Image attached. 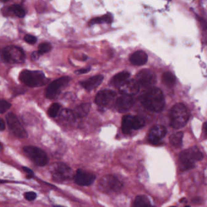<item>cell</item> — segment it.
<instances>
[{
    "mask_svg": "<svg viewBox=\"0 0 207 207\" xmlns=\"http://www.w3.org/2000/svg\"><path fill=\"white\" fill-rule=\"evenodd\" d=\"M141 102L145 108L152 112L161 111L165 105L162 91L158 88H151L141 97Z\"/></svg>",
    "mask_w": 207,
    "mask_h": 207,
    "instance_id": "obj_1",
    "label": "cell"
},
{
    "mask_svg": "<svg viewBox=\"0 0 207 207\" xmlns=\"http://www.w3.org/2000/svg\"><path fill=\"white\" fill-rule=\"evenodd\" d=\"M189 120L188 109L183 103H177L170 111V125L175 129L181 128L186 125Z\"/></svg>",
    "mask_w": 207,
    "mask_h": 207,
    "instance_id": "obj_2",
    "label": "cell"
},
{
    "mask_svg": "<svg viewBox=\"0 0 207 207\" xmlns=\"http://www.w3.org/2000/svg\"><path fill=\"white\" fill-rule=\"evenodd\" d=\"M19 78L23 83L31 88L43 86L49 80L43 72L39 71L24 70L20 73Z\"/></svg>",
    "mask_w": 207,
    "mask_h": 207,
    "instance_id": "obj_3",
    "label": "cell"
},
{
    "mask_svg": "<svg viewBox=\"0 0 207 207\" xmlns=\"http://www.w3.org/2000/svg\"><path fill=\"white\" fill-rule=\"evenodd\" d=\"M203 159V154L196 147L183 151L179 155V160L186 169L192 168L196 162Z\"/></svg>",
    "mask_w": 207,
    "mask_h": 207,
    "instance_id": "obj_4",
    "label": "cell"
},
{
    "mask_svg": "<svg viewBox=\"0 0 207 207\" xmlns=\"http://www.w3.org/2000/svg\"><path fill=\"white\" fill-rule=\"evenodd\" d=\"M23 150L27 156L38 167H44L49 163V157L42 149L32 145L24 147Z\"/></svg>",
    "mask_w": 207,
    "mask_h": 207,
    "instance_id": "obj_5",
    "label": "cell"
},
{
    "mask_svg": "<svg viewBox=\"0 0 207 207\" xmlns=\"http://www.w3.org/2000/svg\"><path fill=\"white\" fill-rule=\"evenodd\" d=\"M99 189L106 194H112L120 191L122 187V184L115 176L106 175L98 182Z\"/></svg>",
    "mask_w": 207,
    "mask_h": 207,
    "instance_id": "obj_6",
    "label": "cell"
},
{
    "mask_svg": "<svg viewBox=\"0 0 207 207\" xmlns=\"http://www.w3.org/2000/svg\"><path fill=\"white\" fill-rule=\"evenodd\" d=\"M51 172L53 180L56 182L71 180L74 177L72 169L63 163L54 164L51 167Z\"/></svg>",
    "mask_w": 207,
    "mask_h": 207,
    "instance_id": "obj_7",
    "label": "cell"
},
{
    "mask_svg": "<svg viewBox=\"0 0 207 207\" xmlns=\"http://www.w3.org/2000/svg\"><path fill=\"white\" fill-rule=\"evenodd\" d=\"M70 80L69 77H63L54 81L46 89L45 97L49 99L56 98L67 86Z\"/></svg>",
    "mask_w": 207,
    "mask_h": 207,
    "instance_id": "obj_8",
    "label": "cell"
},
{
    "mask_svg": "<svg viewBox=\"0 0 207 207\" xmlns=\"http://www.w3.org/2000/svg\"><path fill=\"white\" fill-rule=\"evenodd\" d=\"M2 55L5 61L11 64L23 63L25 60V54L23 50L15 46H9L5 48Z\"/></svg>",
    "mask_w": 207,
    "mask_h": 207,
    "instance_id": "obj_9",
    "label": "cell"
},
{
    "mask_svg": "<svg viewBox=\"0 0 207 207\" xmlns=\"http://www.w3.org/2000/svg\"><path fill=\"white\" fill-rule=\"evenodd\" d=\"M145 120L141 117L126 115L122 119V131L125 134H128L131 133L132 130H137L141 129L145 126Z\"/></svg>",
    "mask_w": 207,
    "mask_h": 207,
    "instance_id": "obj_10",
    "label": "cell"
},
{
    "mask_svg": "<svg viewBox=\"0 0 207 207\" xmlns=\"http://www.w3.org/2000/svg\"><path fill=\"white\" fill-rule=\"evenodd\" d=\"M6 119L9 130L14 135L20 139H26L27 137V132L14 113H8L6 116Z\"/></svg>",
    "mask_w": 207,
    "mask_h": 207,
    "instance_id": "obj_11",
    "label": "cell"
},
{
    "mask_svg": "<svg viewBox=\"0 0 207 207\" xmlns=\"http://www.w3.org/2000/svg\"><path fill=\"white\" fill-rule=\"evenodd\" d=\"M116 95L112 90H103L97 94L95 102L101 108H111L114 104Z\"/></svg>",
    "mask_w": 207,
    "mask_h": 207,
    "instance_id": "obj_12",
    "label": "cell"
},
{
    "mask_svg": "<svg viewBox=\"0 0 207 207\" xmlns=\"http://www.w3.org/2000/svg\"><path fill=\"white\" fill-rule=\"evenodd\" d=\"M135 80L143 88H151L156 83V75L150 69H143L137 74Z\"/></svg>",
    "mask_w": 207,
    "mask_h": 207,
    "instance_id": "obj_13",
    "label": "cell"
},
{
    "mask_svg": "<svg viewBox=\"0 0 207 207\" xmlns=\"http://www.w3.org/2000/svg\"><path fill=\"white\" fill-rule=\"evenodd\" d=\"M74 178L75 184L80 186L86 187L93 184L95 179V176L93 173L78 169L77 170Z\"/></svg>",
    "mask_w": 207,
    "mask_h": 207,
    "instance_id": "obj_14",
    "label": "cell"
},
{
    "mask_svg": "<svg viewBox=\"0 0 207 207\" xmlns=\"http://www.w3.org/2000/svg\"><path fill=\"white\" fill-rule=\"evenodd\" d=\"M167 132V131L165 126L162 125L154 126L149 132L148 140L153 144L158 143L165 136Z\"/></svg>",
    "mask_w": 207,
    "mask_h": 207,
    "instance_id": "obj_15",
    "label": "cell"
},
{
    "mask_svg": "<svg viewBox=\"0 0 207 207\" xmlns=\"http://www.w3.org/2000/svg\"><path fill=\"white\" fill-rule=\"evenodd\" d=\"M133 105L134 100L131 96L122 95L117 99L115 108L119 113H126L131 108Z\"/></svg>",
    "mask_w": 207,
    "mask_h": 207,
    "instance_id": "obj_16",
    "label": "cell"
},
{
    "mask_svg": "<svg viewBox=\"0 0 207 207\" xmlns=\"http://www.w3.org/2000/svg\"><path fill=\"white\" fill-rule=\"evenodd\" d=\"M139 91V85L135 80L126 81L119 88V92L123 95L131 96L137 94Z\"/></svg>",
    "mask_w": 207,
    "mask_h": 207,
    "instance_id": "obj_17",
    "label": "cell"
},
{
    "mask_svg": "<svg viewBox=\"0 0 207 207\" xmlns=\"http://www.w3.org/2000/svg\"><path fill=\"white\" fill-rule=\"evenodd\" d=\"M104 77L102 75H95L89 79L80 82V85L87 91H92L101 85Z\"/></svg>",
    "mask_w": 207,
    "mask_h": 207,
    "instance_id": "obj_18",
    "label": "cell"
},
{
    "mask_svg": "<svg viewBox=\"0 0 207 207\" xmlns=\"http://www.w3.org/2000/svg\"><path fill=\"white\" fill-rule=\"evenodd\" d=\"M148 61V55L142 51H138L133 53L130 56L132 64L136 66H141L146 64Z\"/></svg>",
    "mask_w": 207,
    "mask_h": 207,
    "instance_id": "obj_19",
    "label": "cell"
},
{
    "mask_svg": "<svg viewBox=\"0 0 207 207\" xmlns=\"http://www.w3.org/2000/svg\"><path fill=\"white\" fill-rule=\"evenodd\" d=\"M130 77V73L129 72L123 71L119 72L113 77L111 81V83L114 86L120 88L126 81H128V79Z\"/></svg>",
    "mask_w": 207,
    "mask_h": 207,
    "instance_id": "obj_20",
    "label": "cell"
},
{
    "mask_svg": "<svg viewBox=\"0 0 207 207\" xmlns=\"http://www.w3.org/2000/svg\"><path fill=\"white\" fill-rule=\"evenodd\" d=\"M91 104L89 103H83L77 106L73 111L76 118H83L86 117L90 111Z\"/></svg>",
    "mask_w": 207,
    "mask_h": 207,
    "instance_id": "obj_21",
    "label": "cell"
},
{
    "mask_svg": "<svg viewBox=\"0 0 207 207\" xmlns=\"http://www.w3.org/2000/svg\"><path fill=\"white\" fill-rule=\"evenodd\" d=\"M134 207H155L152 206L149 198L145 195H139L135 197Z\"/></svg>",
    "mask_w": 207,
    "mask_h": 207,
    "instance_id": "obj_22",
    "label": "cell"
},
{
    "mask_svg": "<svg viewBox=\"0 0 207 207\" xmlns=\"http://www.w3.org/2000/svg\"><path fill=\"white\" fill-rule=\"evenodd\" d=\"M183 137L184 133L182 132H176L170 136L169 142L173 147L176 148H180L182 145Z\"/></svg>",
    "mask_w": 207,
    "mask_h": 207,
    "instance_id": "obj_23",
    "label": "cell"
},
{
    "mask_svg": "<svg viewBox=\"0 0 207 207\" xmlns=\"http://www.w3.org/2000/svg\"><path fill=\"white\" fill-rule=\"evenodd\" d=\"M162 83L167 87L172 88L176 83V77L170 72H166L162 76Z\"/></svg>",
    "mask_w": 207,
    "mask_h": 207,
    "instance_id": "obj_24",
    "label": "cell"
},
{
    "mask_svg": "<svg viewBox=\"0 0 207 207\" xmlns=\"http://www.w3.org/2000/svg\"><path fill=\"white\" fill-rule=\"evenodd\" d=\"M112 21H113L112 16L110 14H107L101 17H97V18L92 19L89 22V25L92 26L95 24H100V23H111Z\"/></svg>",
    "mask_w": 207,
    "mask_h": 207,
    "instance_id": "obj_25",
    "label": "cell"
},
{
    "mask_svg": "<svg viewBox=\"0 0 207 207\" xmlns=\"http://www.w3.org/2000/svg\"><path fill=\"white\" fill-rule=\"evenodd\" d=\"M60 118L64 121L72 122L75 118L73 111L69 109L63 110L60 113Z\"/></svg>",
    "mask_w": 207,
    "mask_h": 207,
    "instance_id": "obj_26",
    "label": "cell"
},
{
    "mask_svg": "<svg viewBox=\"0 0 207 207\" xmlns=\"http://www.w3.org/2000/svg\"><path fill=\"white\" fill-rule=\"evenodd\" d=\"M9 10L12 12L16 16L19 17V18H23L25 15L26 12L24 10V9L19 4H14L9 7Z\"/></svg>",
    "mask_w": 207,
    "mask_h": 207,
    "instance_id": "obj_27",
    "label": "cell"
},
{
    "mask_svg": "<svg viewBox=\"0 0 207 207\" xmlns=\"http://www.w3.org/2000/svg\"><path fill=\"white\" fill-rule=\"evenodd\" d=\"M60 109V105L58 103H53L48 110V114L51 117L55 118L58 115Z\"/></svg>",
    "mask_w": 207,
    "mask_h": 207,
    "instance_id": "obj_28",
    "label": "cell"
},
{
    "mask_svg": "<svg viewBox=\"0 0 207 207\" xmlns=\"http://www.w3.org/2000/svg\"><path fill=\"white\" fill-rule=\"evenodd\" d=\"M52 49V46L50 43H41L38 46V53L41 55H43L44 54L48 53Z\"/></svg>",
    "mask_w": 207,
    "mask_h": 207,
    "instance_id": "obj_29",
    "label": "cell"
},
{
    "mask_svg": "<svg viewBox=\"0 0 207 207\" xmlns=\"http://www.w3.org/2000/svg\"><path fill=\"white\" fill-rule=\"evenodd\" d=\"M12 105L4 100H0V114H4L7 111Z\"/></svg>",
    "mask_w": 207,
    "mask_h": 207,
    "instance_id": "obj_30",
    "label": "cell"
},
{
    "mask_svg": "<svg viewBox=\"0 0 207 207\" xmlns=\"http://www.w3.org/2000/svg\"><path fill=\"white\" fill-rule=\"evenodd\" d=\"M24 198L27 201H28L29 202H32V201H34L36 199L37 194L34 191H28V192H26V193H24Z\"/></svg>",
    "mask_w": 207,
    "mask_h": 207,
    "instance_id": "obj_31",
    "label": "cell"
},
{
    "mask_svg": "<svg viewBox=\"0 0 207 207\" xmlns=\"http://www.w3.org/2000/svg\"><path fill=\"white\" fill-rule=\"evenodd\" d=\"M24 40H25V41L26 43H27L29 44H35L37 42V38L35 37V36H34V35L27 34L24 37Z\"/></svg>",
    "mask_w": 207,
    "mask_h": 207,
    "instance_id": "obj_32",
    "label": "cell"
},
{
    "mask_svg": "<svg viewBox=\"0 0 207 207\" xmlns=\"http://www.w3.org/2000/svg\"><path fill=\"white\" fill-rule=\"evenodd\" d=\"M22 168L23 169V171H24V172L26 173V177L27 179H32V178L34 177V172L32 169H31L30 168L26 167H23Z\"/></svg>",
    "mask_w": 207,
    "mask_h": 207,
    "instance_id": "obj_33",
    "label": "cell"
},
{
    "mask_svg": "<svg viewBox=\"0 0 207 207\" xmlns=\"http://www.w3.org/2000/svg\"><path fill=\"white\" fill-rule=\"evenodd\" d=\"M91 70V68H86V69H79V70H77L75 71V73L76 74H86L88 73L89 71Z\"/></svg>",
    "mask_w": 207,
    "mask_h": 207,
    "instance_id": "obj_34",
    "label": "cell"
},
{
    "mask_svg": "<svg viewBox=\"0 0 207 207\" xmlns=\"http://www.w3.org/2000/svg\"><path fill=\"white\" fill-rule=\"evenodd\" d=\"M39 56H40V54L38 53V52L35 51L31 55V59L33 61H37L39 58Z\"/></svg>",
    "mask_w": 207,
    "mask_h": 207,
    "instance_id": "obj_35",
    "label": "cell"
},
{
    "mask_svg": "<svg viewBox=\"0 0 207 207\" xmlns=\"http://www.w3.org/2000/svg\"><path fill=\"white\" fill-rule=\"evenodd\" d=\"M6 128V123L4 121V120H2V118H0V131H4Z\"/></svg>",
    "mask_w": 207,
    "mask_h": 207,
    "instance_id": "obj_36",
    "label": "cell"
},
{
    "mask_svg": "<svg viewBox=\"0 0 207 207\" xmlns=\"http://www.w3.org/2000/svg\"><path fill=\"white\" fill-rule=\"evenodd\" d=\"M192 201H193V203H195V204H199V202H201V199L199 198V197H195L194 199H193L192 200Z\"/></svg>",
    "mask_w": 207,
    "mask_h": 207,
    "instance_id": "obj_37",
    "label": "cell"
},
{
    "mask_svg": "<svg viewBox=\"0 0 207 207\" xmlns=\"http://www.w3.org/2000/svg\"><path fill=\"white\" fill-rule=\"evenodd\" d=\"M203 130H204V134L206 135H207V123H204V126H203Z\"/></svg>",
    "mask_w": 207,
    "mask_h": 207,
    "instance_id": "obj_38",
    "label": "cell"
},
{
    "mask_svg": "<svg viewBox=\"0 0 207 207\" xmlns=\"http://www.w3.org/2000/svg\"><path fill=\"white\" fill-rule=\"evenodd\" d=\"M4 183H7V181L3 180H0V184H4Z\"/></svg>",
    "mask_w": 207,
    "mask_h": 207,
    "instance_id": "obj_39",
    "label": "cell"
},
{
    "mask_svg": "<svg viewBox=\"0 0 207 207\" xmlns=\"http://www.w3.org/2000/svg\"><path fill=\"white\" fill-rule=\"evenodd\" d=\"M2 148H3V147H2V144L0 143V150H2Z\"/></svg>",
    "mask_w": 207,
    "mask_h": 207,
    "instance_id": "obj_40",
    "label": "cell"
},
{
    "mask_svg": "<svg viewBox=\"0 0 207 207\" xmlns=\"http://www.w3.org/2000/svg\"><path fill=\"white\" fill-rule=\"evenodd\" d=\"M54 207H61V206H59V205H57V206H55Z\"/></svg>",
    "mask_w": 207,
    "mask_h": 207,
    "instance_id": "obj_41",
    "label": "cell"
},
{
    "mask_svg": "<svg viewBox=\"0 0 207 207\" xmlns=\"http://www.w3.org/2000/svg\"><path fill=\"white\" fill-rule=\"evenodd\" d=\"M185 207H190L189 206H185Z\"/></svg>",
    "mask_w": 207,
    "mask_h": 207,
    "instance_id": "obj_42",
    "label": "cell"
},
{
    "mask_svg": "<svg viewBox=\"0 0 207 207\" xmlns=\"http://www.w3.org/2000/svg\"></svg>",
    "mask_w": 207,
    "mask_h": 207,
    "instance_id": "obj_43",
    "label": "cell"
}]
</instances>
